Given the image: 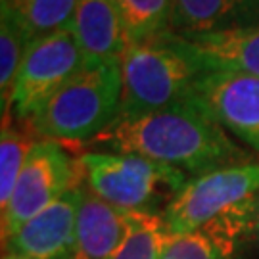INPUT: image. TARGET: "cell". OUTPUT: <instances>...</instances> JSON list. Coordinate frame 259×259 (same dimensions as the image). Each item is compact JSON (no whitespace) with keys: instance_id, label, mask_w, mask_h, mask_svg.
Returning <instances> with one entry per match:
<instances>
[{"instance_id":"ac0fdd59","label":"cell","mask_w":259,"mask_h":259,"mask_svg":"<svg viewBox=\"0 0 259 259\" xmlns=\"http://www.w3.org/2000/svg\"><path fill=\"white\" fill-rule=\"evenodd\" d=\"M165 236L163 215L152 211H135L133 221L119 248L110 259H157Z\"/></svg>"},{"instance_id":"3957f363","label":"cell","mask_w":259,"mask_h":259,"mask_svg":"<svg viewBox=\"0 0 259 259\" xmlns=\"http://www.w3.org/2000/svg\"><path fill=\"white\" fill-rule=\"evenodd\" d=\"M121 94V60L84 65L25 121V125L45 140L84 144L117 119Z\"/></svg>"},{"instance_id":"7c38bea8","label":"cell","mask_w":259,"mask_h":259,"mask_svg":"<svg viewBox=\"0 0 259 259\" xmlns=\"http://www.w3.org/2000/svg\"><path fill=\"white\" fill-rule=\"evenodd\" d=\"M259 23V0H173L169 29L183 37Z\"/></svg>"},{"instance_id":"2e32d148","label":"cell","mask_w":259,"mask_h":259,"mask_svg":"<svg viewBox=\"0 0 259 259\" xmlns=\"http://www.w3.org/2000/svg\"><path fill=\"white\" fill-rule=\"evenodd\" d=\"M2 137H0V205H8L12 192L18 185L19 173L33 148V133L25 123L18 127L14 117H2Z\"/></svg>"},{"instance_id":"9c48e42d","label":"cell","mask_w":259,"mask_h":259,"mask_svg":"<svg viewBox=\"0 0 259 259\" xmlns=\"http://www.w3.org/2000/svg\"><path fill=\"white\" fill-rule=\"evenodd\" d=\"M81 200L83 188L67 190L47 209L23 223L4 246L12 253L33 259H71Z\"/></svg>"},{"instance_id":"30bf717a","label":"cell","mask_w":259,"mask_h":259,"mask_svg":"<svg viewBox=\"0 0 259 259\" xmlns=\"http://www.w3.org/2000/svg\"><path fill=\"white\" fill-rule=\"evenodd\" d=\"M71 31L87 65L121 60L133 45L115 0H79Z\"/></svg>"},{"instance_id":"5bb4252c","label":"cell","mask_w":259,"mask_h":259,"mask_svg":"<svg viewBox=\"0 0 259 259\" xmlns=\"http://www.w3.org/2000/svg\"><path fill=\"white\" fill-rule=\"evenodd\" d=\"M0 100H2V117L10 111V100L14 84L18 79L19 65L29 47L25 29L19 23L16 10L8 2L0 6Z\"/></svg>"},{"instance_id":"4fadbf2b","label":"cell","mask_w":259,"mask_h":259,"mask_svg":"<svg viewBox=\"0 0 259 259\" xmlns=\"http://www.w3.org/2000/svg\"><path fill=\"white\" fill-rule=\"evenodd\" d=\"M213 69L240 71L259 77V23L246 27L188 35Z\"/></svg>"},{"instance_id":"d6986e66","label":"cell","mask_w":259,"mask_h":259,"mask_svg":"<svg viewBox=\"0 0 259 259\" xmlns=\"http://www.w3.org/2000/svg\"><path fill=\"white\" fill-rule=\"evenodd\" d=\"M133 42L169 31L173 0H115Z\"/></svg>"},{"instance_id":"ffe728a7","label":"cell","mask_w":259,"mask_h":259,"mask_svg":"<svg viewBox=\"0 0 259 259\" xmlns=\"http://www.w3.org/2000/svg\"><path fill=\"white\" fill-rule=\"evenodd\" d=\"M4 259H33V257H25V255H18V253H10Z\"/></svg>"},{"instance_id":"e0dca14e","label":"cell","mask_w":259,"mask_h":259,"mask_svg":"<svg viewBox=\"0 0 259 259\" xmlns=\"http://www.w3.org/2000/svg\"><path fill=\"white\" fill-rule=\"evenodd\" d=\"M234 250L205 227L192 232L165 231L157 259H231Z\"/></svg>"},{"instance_id":"ba28073f","label":"cell","mask_w":259,"mask_h":259,"mask_svg":"<svg viewBox=\"0 0 259 259\" xmlns=\"http://www.w3.org/2000/svg\"><path fill=\"white\" fill-rule=\"evenodd\" d=\"M196 96L227 133L259 152V77L215 69L202 79Z\"/></svg>"},{"instance_id":"52a82bcc","label":"cell","mask_w":259,"mask_h":259,"mask_svg":"<svg viewBox=\"0 0 259 259\" xmlns=\"http://www.w3.org/2000/svg\"><path fill=\"white\" fill-rule=\"evenodd\" d=\"M73 31H58L29 42L10 100V113L25 123L52 94L84 67Z\"/></svg>"},{"instance_id":"9a60e30c","label":"cell","mask_w":259,"mask_h":259,"mask_svg":"<svg viewBox=\"0 0 259 259\" xmlns=\"http://www.w3.org/2000/svg\"><path fill=\"white\" fill-rule=\"evenodd\" d=\"M18 14L29 42L73 27L79 0H14L8 2Z\"/></svg>"},{"instance_id":"5b68a950","label":"cell","mask_w":259,"mask_h":259,"mask_svg":"<svg viewBox=\"0 0 259 259\" xmlns=\"http://www.w3.org/2000/svg\"><path fill=\"white\" fill-rule=\"evenodd\" d=\"M81 179H84L83 167L64 144L56 140L35 142L8 205L2 209V242L6 244L23 223L47 209L67 190L79 186Z\"/></svg>"},{"instance_id":"6da1fadb","label":"cell","mask_w":259,"mask_h":259,"mask_svg":"<svg viewBox=\"0 0 259 259\" xmlns=\"http://www.w3.org/2000/svg\"><path fill=\"white\" fill-rule=\"evenodd\" d=\"M91 144L148 157L196 177L248 161V154L198 96L135 117H117Z\"/></svg>"},{"instance_id":"44dd1931","label":"cell","mask_w":259,"mask_h":259,"mask_svg":"<svg viewBox=\"0 0 259 259\" xmlns=\"http://www.w3.org/2000/svg\"><path fill=\"white\" fill-rule=\"evenodd\" d=\"M2 2H14V0H2Z\"/></svg>"},{"instance_id":"8fae6325","label":"cell","mask_w":259,"mask_h":259,"mask_svg":"<svg viewBox=\"0 0 259 259\" xmlns=\"http://www.w3.org/2000/svg\"><path fill=\"white\" fill-rule=\"evenodd\" d=\"M133 213L83 190L71 259H110L127 236Z\"/></svg>"},{"instance_id":"7a4b0ae2","label":"cell","mask_w":259,"mask_h":259,"mask_svg":"<svg viewBox=\"0 0 259 259\" xmlns=\"http://www.w3.org/2000/svg\"><path fill=\"white\" fill-rule=\"evenodd\" d=\"M215 71L198 48L171 29L133 42L121 58L123 94L117 117H135L196 96Z\"/></svg>"},{"instance_id":"7402d4cb","label":"cell","mask_w":259,"mask_h":259,"mask_svg":"<svg viewBox=\"0 0 259 259\" xmlns=\"http://www.w3.org/2000/svg\"><path fill=\"white\" fill-rule=\"evenodd\" d=\"M257 223H259V217H257Z\"/></svg>"},{"instance_id":"277c9868","label":"cell","mask_w":259,"mask_h":259,"mask_svg":"<svg viewBox=\"0 0 259 259\" xmlns=\"http://www.w3.org/2000/svg\"><path fill=\"white\" fill-rule=\"evenodd\" d=\"M79 163L91 192L129 211L157 213L188 183L185 171L135 154L84 152Z\"/></svg>"},{"instance_id":"8992f818","label":"cell","mask_w":259,"mask_h":259,"mask_svg":"<svg viewBox=\"0 0 259 259\" xmlns=\"http://www.w3.org/2000/svg\"><path fill=\"white\" fill-rule=\"evenodd\" d=\"M259 194V161H244L194 177L163 209L167 232H192Z\"/></svg>"}]
</instances>
